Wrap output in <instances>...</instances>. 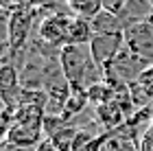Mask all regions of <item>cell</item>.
<instances>
[{"instance_id": "obj_4", "label": "cell", "mask_w": 153, "mask_h": 151, "mask_svg": "<svg viewBox=\"0 0 153 151\" xmlns=\"http://www.w3.org/2000/svg\"><path fill=\"white\" fill-rule=\"evenodd\" d=\"M72 13H53V16H46L37 26V39H42L44 44L53 46V48H64L68 42V26H70Z\"/></svg>"}, {"instance_id": "obj_15", "label": "cell", "mask_w": 153, "mask_h": 151, "mask_svg": "<svg viewBox=\"0 0 153 151\" xmlns=\"http://www.w3.org/2000/svg\"><path fill=\"white\" fill-rule=\"evenodd\" d=\"M2 151H35V149H26V147H18V145H11V142H4Z\"/></svg>"}, {"instance_id": "obj_2", "label": "cell", "mask_w": 153, "mask_h": 151, "mask_svg": "<svg viewBox=\"0 0 153 151\" xmlns=\"http://www.w3.org/2000/svg\"><path fill=\"white\" fill-rule=\"evenodd\" d=\"M33 29V13L26 7H16V11L7 20V51H9L11 64L16 61L18 55H26V39Z\"/></svg>"}, {"instance_id": "obj_1", "label": "cell", "mask_w": 153, "mask_h": 151, "mask_svg": "<svg viewBox=\"0 0 153 151\" xmlns=\"http://www.w3.org/2000/svg\"><path fill=\"white\" fill-rule=\"evenodd\" d=\"M59 64H61V72H64L66 81L70 83V88L88 90L94 83L105 81V70H101L94 64L88 44H81V46L66 44L59 51Z\"/></svg>"}, {"instance_id": "obj_10", "label": "cell", "mask_w": 153, "mask_h": 151, "mask_svg": "<svg viewBox=\"0 0 153 151\" xmlns=\"http://www.w3.org/2000/svg\"><path fill=\"white\" fill-rule=\"evenodd\" d=\"M96 116H99V121L107 129H114V127H118L123 123L127 112H125L116 101H107V103H103V105H96Z\"/></svg>"}, {"instance_id": "obj_8", "label": "cell", "mask_w": 153, "mask_h": 151, "mask_svg": "<svg viewBox=\"0 0 153 151\" xmlns=\"http://www.w3.org/2000/svg\"><path fill=\"white\" fill-rule=\"evenodd\" d=\"M94 37V29H92V22L85 18H76L72 16L70 20V26H68V42L66 44H74V46H81V44H90Z\"/></svg>"}, {"instance_id": "obj_3", "label": "cell", "mask_w": 153, "mask_h": 151, "mask_svg": "<svg viewBox=\"0 0 153 151\" xmlns=\"http://www.w3.org/2000/svg\"><path fill=\"white\" fill-rule=\"evenodd\" d=\"M92 53L94 64L101 70H107L109 64L118 57V53L125 48V31L118 33H94L92 42L88 44Z\"/></svg>"}, {"instance_id": "obj_14", "label": "cell", "mask_w": 153, "mask_h": 151, "mask_svg": "<svg viewBox=\"0 0 153 151\" xmlns=\"http://www.w3.org/2000/svg\"><path fill=\"white\" fill-rule=\"evenodd\" d=\"M101 2H103V11H109V13H120L127 0H101Z\"/></svg>"}, {"instance_id": "obj_9", "label": "cell", "mask_w": 153, "mask_h": 151, "mask_svg": "<svg viewBox=\"0 0 153 151\" xmlns=\"http://www.w3.org/2000/svg\"><path fill=\"white\" fill-rule=\"evenodd\" d=\"M105 142H107V134H92L88 129H81L79 127V134L74 138V145L72 151H103L105 149Z\"/></svg>"}, {"instance_id": "obj_7", "label": "cell", "mask_w": 153, "mask_h": 151, "mask_svg": "<svg viewBox=\"0 0 153 151\" xmlns=\"http://www.w3.org/2000/svg\"><path fill=\"white\" fill-rule=\"evenodd\" d=\"M118 16H120L125 29L138 22H149L153 20V2L151 0H127Z\"/></svg>"}, {"instance_id": "obj_12", "label": "cell", "mask_w": 153, "mask_h": 151, "mask_svg": "<svg viewBox=\"0 0 153 151\" xmlns=\"http://www.w3.org/2000/svg\"><path fill=\"white\" fill-rule=\"evenodd\" d=\"M66 4H68V9H70L72 16L85 18V20H94L103 11V2L101 0H68Z\"/></svg>"}, {"instance_id": "obj_13", "label": "cell", "mask_w": 153, "mask_h": 151, "mask_svg": "<svg viewBox=\"0 0 153 151\" xmlns=\"http://www.w3.org/2000/svg\"><path fill=\"white\" fill-rule=\"evenodd\" d=\"M76 134H79V127L76 125H68V127H64L61 132H57L55 136H51V140L55 147H57L59 151H72V145H74V138H76Z\"/></svg>"}, {"instance_id": "obj_11", "label": "cell", "mask_w": 153, "mask_h": 151, "mask_svg": "<svg viewBox=\"0 0 153 151\" xmlns=\"http://www.w3.org/2000/svg\"><path fill=\"white\" fill-rule=\"evenodd\" d=\"M92 22V29L94 33H118V31H125L123 26V20L118 13H109V11H101L99 16L94 20H90Z\"/></svg>"}, {"instance_id": "obj_5", "label": "cell", "mask_w": 153, "mask_h": 151, "mask_svg": "<svg viewBox=\"0 0 153 151\" xmlns=\"http://www.w3.org/2000/svg\"><path fill=\"white\" fill-rule=\"evenodd\" d=\"M125 46L134 55L153 64V20L127 26L125 29Z\"/></svg>"}, {"instance_id": "obj_6", "label": "cell", "mask_w": 153, "mask_h": 151, "mask_svg": "<svg viewBox=\"0 0 153 151\" xmlns=\"http://www.w3.org/2000/svg\"><path fill=\"white\" fill-rule=\"evenodd\" d=\"M4 136H7L4 142H11V145H18V147H26V149H35L42 142L44 129L31 127V125H22V123H13Z\"/></svg>"}]
</instances>
